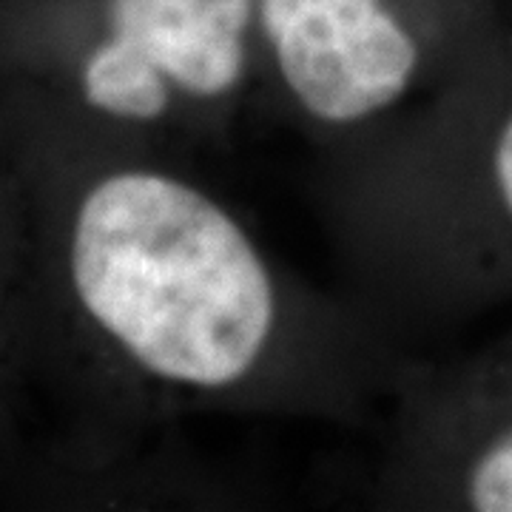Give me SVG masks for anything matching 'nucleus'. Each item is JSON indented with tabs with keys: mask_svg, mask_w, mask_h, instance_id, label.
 <instances>
[{
	"mask_svg": "<svg viewBox=\"0 0 512 512\" xmlns=\"http://www.w3.org/2000/svg\"><path fill=\"white\" fill-rule=\"evenodd\" d=\"M69 279L83 313L183 419H356L393 402L416 365L365 313L285 271L185 163L97 180L74 211Z\"/></svg>",
	"mask_w": 512,
	"mask_h": 512,
	"instance_id": "f257e3e1",
	"label": "nucleus"
},
{
	"mask_svg": "<svg viewBox=\"0 0 512 512\" xmlns=\"http://www.w3.org/2000/svg\"><path fill=\"white\" fill-rule=\"evenodd\" d=\"M447 0H256L259 103L339 157L430 120Z\"/></svg>",
	"mask_w": 512,
	"mask_h": 512,
	"instance_id": "f03ea898",
	"label": "nucleus"
},
{
	"mask_svg": "<svg viewBox=\"0 0 512 512\" xmlns=\"http://www.w3.org/2000/svg\"><path fill=\"white\" fill-rule=\"evenodd\" d=\"M80 92L97 114L185 148L220 137L259 103L256 0H103Z\"/></svg>",
	"mask_w": 512,
	"mask_h": 512,
	"instance_id": "7ed1b4c3",
	"label": "nucleus"
},
{
	"mask_svg": "<svg viewBox=\"0 0 512 512\" xmlns=\"http://www.w3.org/2000/svg\"><path fill=\"white\" fill-rule=\"evenodd\" d=\"M444 487H450V495L470 510L512 512V421L490 433L470 453H461L458 467L436 478L419 501L439 498Z\"/></svg>",
	"mask_w": 512,
	"mask_h": 512,
	"instance_id": "20e7f679",
	"label": "nucleus"
},
{
	"mask_svg": "<svg viewBox=\"0 0 512 512\" xmlns=\"http://www.w3.org/2000/svg\"><path fill=\"white\" fill-rule=\"evenodd\" d=\"M487 180L504 220L512 225V109L495 128L493 143L487 151Z\"/></svg>",
	"mask_w": 512,
	"mask_h": 512,
	"instance_id": "39448f33",
	"label": "nucleus"
}]
</instances>
